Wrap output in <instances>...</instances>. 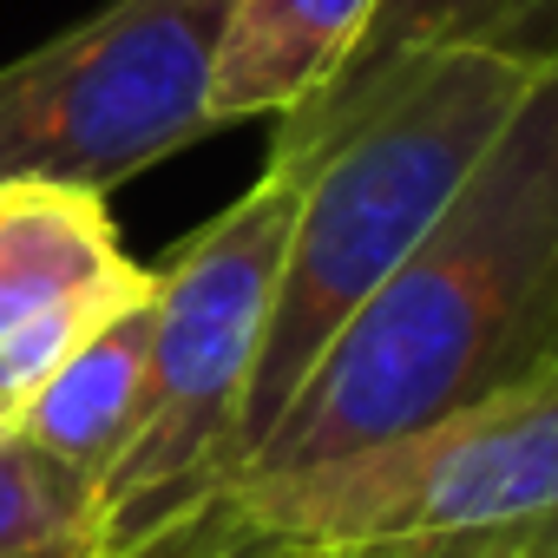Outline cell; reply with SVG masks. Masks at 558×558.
Wrapping results in <instances>:
<instances>
[{"label":"cell","instance_id":"obj_1","mask_svg":"<svg viewBox=\"0 0 558 558\" xmlns=\"http://www.w3.org/2000/svg\"><path fill=\"white\" fill-rule=\"evenodd\" d=\"M558 355V66L323 349L230 486H283L401 440Z\"/></svg>","mask_w":558,"mask_h":558},{"label":"cell","instance_id":"obj_2","mask_svg":"<svg viewBox=\"0 0 558 558\" xmlns=\"http://www.w3.org/2000/svg\"><path fill=\"white\" fill-rule=\"evenodd\" d=\"M538 73L545 66H525L512 53H434L408 66L303 171L243 401V460L310 381L323 349L355 323V310L408 263V250L506 132Z\"/></svg>","mask_w":558,"mask_h":558},{"label":"cell","instance_id":"obj_3","mask_svg":"<svg viewBox=\"0 0 558 558\" xmlns=\"http://www.w3.org/2000/svg\"><path fill=\"white\" fill-rule=\"evenodd\" d=\"M303 178L269 171L158 263L145 401L99 480V545L125 558L217 499L243 460V401Z\"/></svg>","mask_w":558,"mask_h":558},{"label":"cell","instance_id":"obj_4","mask_svg":"<svg viewBox=\"0 0 558 558\" xmlns=\"http://www.w3.org/2000/svg\"><path fill=\"white\" fill-rule=\"evenodd\" d=\"M256 532L303 551L558 532V355L460 414L283 486H223Z\"/></svg>","mask_w":558,"mask_h":558},{"label":"cell","instance_id":"obj_5","mask_svg":"<svg viewBox=\"0 0 558 558\" xmlns=\"http://www.w3.org/2000/svg\"><path fill=\"white\" fill-rule=\"evenodd\" d=\"M236 0H106L0 66V191L106 197L210 132V66Z\"/></svg>","mask_w":558,"mask_h":558},{"label":"cell","instance_id":"obj_6","mask_svg":"<svg viewBox=\"0 0 558 558\" xmlns=\"http://www.w3.org/2000/svg\"><path fill=\"white\" fill-rule=\"evenodd\" d=\"M434 53H512L525 66H558V0H375L336 80L276 119L269 171L303 178L408 66Z\"/></svg>","mask_w":558,"mask_h":558},{"label":"cell","instance_id":"obj_7","mask_svg":"<svg viewBox=\"0 0 558 558\" xmlns=\"http://www.w3.org/2000/svg\"><path fill=\"white\" fill-rule=\"evenodd\" d=\"M145 263L125 256L106 197L60 184H8L0 191V336L66 310L112 303L151 290Z\"/></svg>","mask_w":558,"mask_h":558},{"label":"cell","instance_id":"obj_8","mask_svg":"<svg viewBox=\"0 0 558 558\" xmlns=\"http://www.w3.org/2000/svg\"><path fill=\"white\" fill-rule=\"evenodd\" d=\"M368 14L375 0H236L210 66V132L316 99L355 53Z\"/></svg>","mask_w":558,"mask_h":558},{"label":"cell","instance_id":"obj_9","mask_svg":"<svg viewBox=\"0 0 558 558\" xmlns=\"http://www.w3.org/2000/svg\"><path fill=\"white\" fill-rule=\"evenodd\" d=\"M158 296V283H151ZM151 296L119 310L112 323H99L21 408L14 427L27 440H40L53 460H66L73 473H86L93 486L112 473V460L132 440L138 401H145V355H151Z\"/></svg>","mask_w":558,"mask_h":558},{"label":"cell","instance_id":"obj_10","mask_svg":"<svg viewBox=\"0 0 558 558\" xmlns=\"http://www.w3.org/2000/svg\"><path fill=\"white\" fill-rule=\"evenodd\" d=\"M0 558H106L99 545V486L0 427Z\"/></svg>","mask_w":558,"mask_h":558},{"label":"cell","instance_id":"obj_11","mask_svg":"<svg viewBox=\"0 0 558 558\" xmlns=\"http://www.w3.org/2000/svg\"><path fill=\"white\" fill-rule=\"evenodd\" d=\"M125 558H349V551H303V545H283V538H269L250 525V512L217 493L204 499L197 512H184L171 532H158L151 545L125 551Z\"/></svg>","mask_w":558,"mask_h":558},{"label":"cell","instance_id":"obj_12","mask_svg":"<svg viewBox=\"0 0 558 558\" xmlns=\"http://www.w3.org/2000/svg\"><path fill=\"white\" fill-rule=\"evenodd\" d=\"M8 421H14V414H8V401H0V427H8Z\"/></svg>","mask_w":558,"mask_h":558}]
</instances>
